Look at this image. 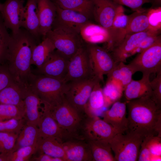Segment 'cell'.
Wrapping results in <instances>:
<instances>
[{"instance_id":"12","label":"cell","mask_w":161,"mask_h":161,"mask_svg":"<svg viewBox=\"0 0 161 161\" xmlns=\"http://www.w3.org/2000/svg\"><path fill=\"white\" fill-rule=\"evenodd\" d=\"M24 2V0H6L3 4L1 14L6 27L13 33H16L22 27Z\"/></svg>"},{"instance_id":"44","label":"cell","mask_w":161,"mask_h":161,"mask_svg":"<svg viewBox=\"0 0 161 161\" xmlns=\"http://www.w3.org/2000/svg\"><path fill=\"white\" fill-rule=\"evenodd\" d=\"M116 3L120 5H124L130 8L134 12H142L146 10L142 6L146 3L151 2V0H112Z\"/></svg>"},{"instance_id":"8","label":"cell","mask_w":161,"mask_h":161,"mask_svg":"<svg viewBox=\"0 0 161 161\" xmlns=\"http://www.w3.org/2000/svg\"><path fill=\"white\" fill-rule=\"evenodd\" d=\"M98 80L94 77L88 79L67 83L65 99L74 108L84 116H86L85 107L95 84Z\"/></svg>"},{"instance_id":"38","label":"cell","mask_w":161,"mask_h":161,"mask_svg":"<svg viewBox=\"0 0 161 161\" xmlns=\"http://www.w3.org/2000/svg\"><path fill=\"white\" fill-rule=\"evenodd\" d=\"M7 28L0 14V66L5 62L8 44L11 35L7 31Z\"/></svg>"},{"instance_id":"32","label":"cell","mask_w":161,"mask_h":161,"mask_svg":"<svg viewBox=\"0 0 161 161\" xmlns=\"http://www.w3.org/2000/svg\"><path fill=\"white\" fill-rule=\"evenodd\" d=\"M87 141L93 161H116L109 142L98 140Z\"/></svg>"},{"instance_id":"43","label":"cell","mask_w":161,"mask_h":161,"mask_svg":"<svg viewBox=\"0 0 161 161\" xmlns=\"http://www.w3.org/2000/svg\"><path fill=\"white\" fill-rule=\"evenodd\" d=\"M150 83L152 90L151 97L161 108V71L157 73L155 77Z\"/></svg>"},{"instance_id":"21","label":"cell","mask_w":161,"mask_h":161,"mask_svg":"<svg viewBox=\"0 0 161 161\" xmlns=\"http://www.w3.org/2000/svg\"><path fill=\"white\" fill-rule=\"evenodd\" d=\"M43 105L37 126L40 138L52 137L64 141L62 131L51 115L49 107Z\"/></svg>"},{"instance_id":"13","label":"cell","mask_w":161,"mask_h":161,"mask_svg":"<svg viewBox=\"0 0 161 161\" xmlns=\"http://www.w3.org/2000/svg\"><path fill=\"white\" fill-rule=\"evenodd\" d=\"M160 32L148 30L126 35L122 41L110 53L116 64L121 62L125 63L131 53L144 38L152 34Z\"/></svg>"},{"instance_id":"4","label":"cell","mask_w":161,"mask_h":161,"mask_svg":"<svg viewBox=\"0 0 161 161\" xmlns=\"http://www.w3.org/2000/svg\"><path fill=\"white\" fill-rule=\"evenodd\" d=\"M67 83L42 75H36L30 86L42 104L49 107L61 103L64 98Z\"/></svg>"},{"instance_id":"24","label":"cell","mask_w":161,"mask_h":161,"mask_svg":"<svg viewBox=\"0 0 161 161\" xmlns=\"http://www.w3.org/2000/svg\"><path fill=\"white\" fill-rule=\"evenodd\" d=\"M23 27L37 40L41 36L37 0H27L24 7Z\"/></svg>"},{"instance_id":"28","label":"cell","mask_w":161,"mask_h":161,"mask_svg":"<svg viewBox=\"0 0 161 161\" xmlns=\"http://www.w3.org/2000/svg\"><path fill=\"white\" fill-rule=\"evenodd\" d=\"M40 137L38 126L26 123L18 134L12 152L23 147L32 146L37 144Z\"/></svg>"},{"instance_id":"48","label":"cell","mask_w":161,"mask_h":161,"mask_svg":"<svg viewBox=\"0 0 161 161\" xmlns=\"http://www.w3.org/2000/svg\"><path fill=\"white\" fill-rule=\"evenodd\" d=\"M38 153V156L33 155L30 161H64L62 159L53 157L42 153Z\"/></svg>"},{"instance_id":"34","label":"cell","mask_w":161,"mask_h":161,"mask_svg":"<svg viewBox=\"0 0 161 161\" xmlns=\"http://www.w3.org/2000/svg\"><path fill=\"white\" fill-rule=\"evenodd\" d=\"M147 11L134 12L129 16L126 35L131 34L148 30V23Z\"/></svg>"},{"instance_id":"3","label":"cell","mask_w":161,"mask_h":161,"mask_svg":"<svg viewBox=\"0 0 161 161\" xmlns=\"http://www.w3.org/2000/svg\"><path fill=\"white\" fill-rule=\"evenodd\" d=\"M48 107L51 115L62 131L64 141L72 139H82L81 128L86 116L74 108L65 97L62 101L57 106Z\"/></svg>"},{"instance_id":"14","label":"cell","mask_w":161,"mask_h":161,"mask_svg":"<svg viewBox=\"0 0 161 161\" xmlns=\"http://www.w3.org/2000/svg\"><path fill=\"white\" fill-rule=\"evenodd\" d=\"M69 61L57 50H55L43 65L38 68V75L64 81L67 73Z\"/></svg>"},{"instance_id":"31","label":"cell","mask_w":161,"mask_h":161,"mask_svg":"<svg viewBox=\"0 0 161 161\" xmlns=\"http://www.w3.org/2000/svg\"><path fill=\"white\" fill-rule=\"evenodd\" d=\"M121 62L117 64L107 75V80H111L120 85L124 89L126 86L132 80V75L135 73L128 64Z\"/></svg>"},{"instance_id":"7","label":"cell","mask_w":161,"mask_h":161,"mask_svg":"<svg viewBox=\"0 0 161 161\" xmlns=\"http://www.w3.org/2000/svg\"><path fill=\"white\" fill-rule=\"evenodd\" d=\"M128 65L135 72L151 75L161 71V38L139 53Z\"/></svg>"},{"instance_id":"33","label":"cell","mask_w":161,"mask_h":161,"mask_svg":"<svg viewBox=\"0 0 161 161\" xmlns=\"http://www.w3.org/2000/svg\"><path fill=\"white\" fill-rule=\"evenodd\" d=\"M60 8L82 13L89 18L92 16L93 4L92 0H55Z\"/></svg>"},{"instance_id":"1","label":"cell","mask_w":161,"mask_h":161,"mask_svg":"<svg viewBox=\"0 0 161 161\" xmlns=\"http://www.w3.org/2000/svg\"><path fill=\"white\" fill-rule=\"evenodd\" d=\"M37 41L25 29L11 35L5 62L15 82L23 87L30 86L36 76L30 66Z\"/></svg>"},{"instance_id":"40","label":"cell","mask_w":161,"mask_h":161,"mask_svg":"<svg viewBox=\"0 0 161 161\" xmlns=\"http://www.w3.org/2000/svg\"><path fill=\"white\" fill-rule=\"evenodd\" d=\"M144 139L151 156V161H161V137L148 136Z\"/></svg>"},{"instance_id":"25","label":"cell","mask_w":161,"mask_h":161,"mask_svg":"<svg viewBox=\"0 0 161 161\" xmlns=\"http://www.w3.org/2000/svg\"><path fill=\"white\" fill-rule=\"evenodd\" d=\"M79 33L83 40L87 44H106L110 38L109 33L106 29L90 21L81 28Z\"/></svg>"},{"instance_id":"20","label":"cell","mask_w":161,"mask_h":161,"mask_svg":"<svg viewBox=\"0 0 161 161\" xmlns=\"http://www.w3.org/2000/svg\"><path fill=\"white\" fill-rule=\"evenodd\" d=\"M22 88L25 110L24 118L26 123L37 126L41 115L39 109L42 103L30 86Z\"/></svg>"},{"instance_id":"37","label":"cell","mask_w":161,"mask_h":161,"mask_svg":"<svg viewBox=\"0 0 161 161\" xmlns=\"http://www.w3.org/2000/svg\"><path fill=\"white\" fill-rule=\"evenodd\" d=\"M24 108L20 106L0 104V121L24 118Z\"/></svg>"},{"instance_id":"46","label":"cell","mask_w":161,"mask_h":161,"mask_svg":"<svg viewBox=\"0 0 161 161\" xmlns=\"http://www.w3.org/2000/svg\"><path fill=\"white\" fill-rule=\"evenodd\" d=\"M16 83L5 64L0 66V91Z\"/></svg>"},{"instance_id":"2","label":"cell","mask_w":161,"mask_h":161,"mask_svg":"<svg viewBox=\"0 0 161 161\" xmlns=\"http://www.w3.org/2000/svg\"><path fill=\"white\" fill-rule=\"evenodd\" d=\"M126 102L128 108L126 131L144 137L151 136L161 137V108L151 97Z\"/></svg>"},{"instance_id":"49","label":"cell","mask_w":161,"mask_h":161,"mask_svg":"<svg viewBox=\"0 0 161 161\" xmlns=\"http://www.w3.org/2000/svg\"><path fill=\"white\" fill-rule=\"evenodd\" d=\"M3 7V4H1L0 3V12L2 10V8Z\"/></svg>"},{"instance_id":"5","label":"cell","mask_w":161,"mask_h":161,"mask_svg":"<svg viewBox=\"0 0 161 161\" xmlns=\"http://www.w3.org/2000/svg\"><path fill=\"white\" fill-rule=\"evenodd\" d=\"M46 37L51 41L58 51L69 60L84 45L78 32L64 26L52 27Z\"/></svg>"},{"instance_id":"30","label":"cell","mask_w":161,"mask_h":161,"mask_svg":"<svg viewBox=\"0 0 161 161\" xmlns=\"http://www.w3.org/2000/svg\"><path fill=\"white\" fill-rule=\"evenodd\" d=\"M55 49L51 41L49 38L45 37L41 43L37 44L34 48L31 59V65H35L38 68H40Z\"/></svg>"},{"instance_id":"23","label":"cell","mask_w":161,"mask_h":161,"mask_svg":"<svg viewBox=\"0 0 161 161\" xmlns=\"http://www.w3.org/2000/svg\"><path fill=\"white\" fill-rule=\"evenodd\" d=\"M150 75L143 74L138 80H132L124 88L123 94L126 101L151 96L152 90L149 78Z\"/></svg>"},{"instance_id":"6","label":"cell","mask_w":161,"mask_h":161,"mask_svg":"<svg viewBox=\"0 0 161 161\" xmlns=\"http://www.w3.org/2000/svg\"><path fill=\"white\" fill-rule=\"evenodd\" d=\"M144 137L126 131L115 135L109 141L116 161H136Z\"/></svg>"},{"instance_id":"27","label":"cell","mask_w":161,"mask_h":161,"mask_svg":"<svg viewBox=\"0 0 161 161\" xmlns=\"http://www.w3.org/2000/svg\"><path fill=\"white\" fill-rule=\"evenodd\" d=\"M63 142L54 137L40 138L37 143V152L62 159L64 161H68Z\"/></svg>"},{"instance_id":"39","label":"cell","mask_w":161,"mask_h":161,"mask_svg":"<svg viewBox=\"0 0 161 161\" xmlns=\"http://www.w3.org/2000/svg\"><path fill=\"white\" fill-rule=\"evenodd\" d=\"M26 123L24 118L0 121V132L19 134Z\"/></svg>"},{"instance_id":"11","label":"cell","mask_w":161,"mask_h":161,"mask_svg":"<svg viewBox=\"0 0 161 161\" xmlns=\"http://www.w3.org/2000/svg\"><path fill=\"white\" fill-rule=\"evenodd\" d=\"M87 49L95 77L103 82V76L109 73L117 64L110 53L97 44H87Z\"/></svg>"},{"instance_id":"47","label":"cell","mask_w":161,"mask_h":161,"mask_svg":"<svg viewBox=\"0 0 161 161\" xmlns=\"http://www.w3.org/2000/svg\"><path fill=\"white\" fill-rule=\"evenodd\" d=\"M151 154L144 138L140 145L137 161H151Z\"/></svg>"},{"instance_id":"26","label":"cell","mask_w":161,"mask_h":161,"mask_svg":"<svg viewBox=\"0 0 161 161\" xmlns=\"http://www.w3.org/2000/svg\"><path fill=\"white\" fill-rule=\"evenodd\" d=\"M100 82L98 80L95 84L85 105L84 112L86 117L99 116L106 108Z\"/></svg>"},{"instance_id":"29","label":"cell","mask_w":161,"mask_h":161,"mask_svg":"<svg viewBox=\"0 0 161 161\" xmlns=\"http://www.w3.org/2000/svg\"><path fill=\"white\" fill-rule=\"evenodd\" d=\"M0 104L16 105L24 108L23 88L14 83L0 91Z\"/></svg>"},{"instance_id":"16","label":"cell","mask_w":161,"mask_h":161,"mask_svg":"<svg viewBox=\"0 0 161 161\" xmlns=\"http://www.w3.org/2000/svg\"><path fill=\"white\" fill-rule=\"evenodd\" d=\"M92 16L109 33L117 9L119 5L112 0H92ZM110 35V34H109Z\"/></svg>"},{"instance_id":"17","label":"cell","mask_w":161,"mask_h":161,"mask_svg":"<svg viewBox=\"0 0 161 161\" xmlns=\"http://www.w3.org/2000/svg\"><path fill=\"white\" fill-rule=\"evenodd\" d=\"M68 161H93L87 141L82 139H72L63 142Z\"/></svg>"},{"instance_id":"35","label":"cell","mask_w":161,"mask_h":161,"mask_svg":"<svg viewBox=\"0 0 161 161\" xmlns=\"http://www.w3.org/2000/svg\"><path fill=\"white\" fill-rule=\"evenodd\" d=\"M124 89L115 82L107 80L102 91L106 108L120 99L123 94Z\"/></svg>"},{"instance_id":"18","label":"cell","mask_w":161,"mask_h":161,"mask_svg":"<svg viewBox=\"0 0 161 161\" xmlns=\"http://www.w3.org/2000/svg\"><path fill=\"white\" fill-rule=\"evenodd\" d=\"M112 105L110 109L103 113V119L120 132H124L127 130V102L119 100Z\"/></svg>"},{"instance_id":"19","label":"cell","mask_w":161,"mask_h":161,"mask_svg":"<svg viewBox=\"0 0 161 161\" xmlns=\"http://www.w3.org/2000/svg\"><path fill=\"white\" fill-rule=\"evenodd\" d=\"M55 5L56 14L52 27L57 25L66 26L72 28L79 33L81 28L90 21L89 18L82 13L63 9Z\"/></svg>"},{"instance_id":"10","label":"cell","mask_w":161,"mask_h":161,"mask_svg":"<svg viewBox=\"0 0 161 161\" xmlns=\"http://www.w3.org/2000/svg\"><path fill=\"white\" fill-rule=\"evenodd\" d=\"M120 133L99 116L86 117L82 123L81 136L86 141L98 140L109 142Z\"/></svg>"},{"instance_id":"22","label":"cell","mask_w":161,"mask_h":161,"mask_svg":"<svg viewBox=\"0 0 161 161\" xmlns=\"http://www.w3.org/2000/svg\"><path fill=\"white\" fill-rule=\"evenodd\" d=\"M41 36L45 38L51 30L55 19L56 7L50 0H37Z\"/></svg>"},{"instance_id":"15","label":"cell","mask_w":161,"mask_h":161,"mask_svg":"<svg viewBox=\"0 0 161 161\" xmlns=\"http://www.w3.org/2000/svg\"><path fill=\"white\" fill-rule=\"evenodd\" d=\"M129 16L125 14L123 6L119 5L114 18L110 32V38L104 47L110 52L123 40L126 35Z\"/></svg>"},{"instance_id":"36","label":"cell","mask_w":161,"mask_h":161,"mask_svg":"<svg viewBox=\"0 0 161 161\" xmlns=\"http://www.w3.org/2000/svg\"><path fill=\"white\" fill-rule=\"evenodd\" d=\"M36 145L21 148L12 152L1 153L4 161H28L38 151Z\"/></svg>"},{"instance_id":"9","label":"cell","mask_w":161,"mask_h":161,"mask_svg":"<svg viewBox=\"0 0 161 161\" xmlns=\"http://www.w3.org/2000/svg\"><path fill=\"white\" fill-rule=\"evenodd\" d=\"M94 75L89 55L83 45L69 60L65 83L91 78Z\"/></svg>"},{"instance_id":"42","label":"cell","mask_w":161,"mask_h":161,"mask_svg":"<svg viewBox=\"0 0 161 161\" xmlns=\"http://www.w3.org/2000/svg\"><path fill=\"white\" fill-rule=\"evenodd\" d=\"M18 134L0 132V153L12 151Z\"/></svg>"},{"instance_id":"45","label":"cell","mask_w":161,"mask_h":161,"mask_svg":"<svg viewBox=\"0 0 161 161\" xmlns=\"http://www.w3.org/2000/svg\"><path fill=\"white\" fill-rule=\"evenodd\" d=\"M161 37L160 33L149 35L144 38L131 53L130 57L139 53L149 47Z\"/></svg>"},{"instance_id":"41","label":"cell","mask_w":161,"mask_h":161,"mask_svg":"<svg viewBox=\"0 0 161 161\" xmlns=\"http://www.w3.org/2000/svg\"><path fill=\"white\" fill-rule=\"evenodd\" d=\"M148 23V30L160 32L161 30V7L151 8L147 11Z\"/></svg>"}]
</instances>
